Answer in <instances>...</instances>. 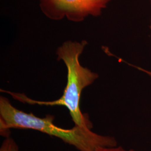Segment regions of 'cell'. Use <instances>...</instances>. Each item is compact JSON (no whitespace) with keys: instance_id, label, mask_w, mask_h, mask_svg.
<instances>
[{"instance_id":"52a82bcc","label":"cell","mask_w":151,"mask_h":151,"mask_svg":"<svg viewBox=\"0 0 151 151\" xmlns=\"http://www.w3.org/2000/svg\"><path fill=\"white\" fill-rule=\"evenodd\" d=\"M149 1V2H150V5H151V0H148Z\"/></svg>"},{"instance_id":"8992f818","label":"cell","mask_w":151,"mask_h":151,"mask_svg":"<svg viewBox=\"0 0 151 151\" xmlns=\"http://www.w3.org/2000/svg\"><path fill=\"white\" fill-rule=\"evenodd\" d=\"M132 66H133L134 67H135V68H137L138 70H140V71H142V72H144L145 73H146L147 74V75L149 77H150L151 78V70H146V69H145V68H142V67H138V66H135L134 65H132Z\"/></svg>"},{"instance_id":"6da1fadb","label":"cell","mask_w":151,"mask_h":151,"mask_svg":"<svg viewBox=\"0 0 151 151\" xmlns=\"http://www.w3.org/2000/svg\"><path fill=\"white\" fill-rule=\"evenodd\" d=\"M54 116L47 115L39 118L14 107L6 97H0V133L7 137L11 129L38 130L55 137L75 147L79 151H95L103 147L117 146L113 137L100 135L91 129L75 125L71 129H63L53 123Z\"/></svg>"},{"instance_id":"277c9868","label":"cell","mask_w":151,"mask_h":151,"mask_svg":"<svg viewBox=\"0 0 151 151\" xmlns=\"http://www.w3.org/2000/svg\"><path fill=\"white\" fill-rule=\"evenodd\" d=\"M0 151H19V148L15 141L9 136L6 137L3 141Z\"/></svg>"},{"instance_id":"ba28073f","label":"cell","mask_w":151,"mask_h":151,"mask_svg":"<svg viewBox=\"0 0 151 151\" xmlns=\"http://www.w3.org/2000/svg\"><path fill=\"white\" fill-rule=\"evenodd\" d=\"M150 29L151 30V24H150Z\"/></svg>"},{"instance_id":"3957f363","label":"cell","mask_w":151,"mask_h":151,"mask_svg":"<svg viewBox=\"0 0 151 151\" xmlns=\"http://www.w3.org/2000/svg\"><path fill=\"white\" fill-rule=\"evenodd\" d=\"M111 0H40L44 14L53 20L67 18L78 22L88 16H100Z\"/></svg>"},{"instance_id":"5b68a950","label":"cell","mask_w":151,"mask_h":151,"mask_svg":"<svg viewBox=\"0 0 151 151\" xmlns=\"http://www.w3.org/2000/svg\"><path fill=\"white\" fill-rule=\"evenodd\" d=\"M95 151H128L125 150L122 147L117 146L113 147H103L97 148Z\"/></svg>"},{"instance_id":"7a4b0ae2","label":"cell","mask_w":151,"mask_h":151,"mask_svg":"<svg viewBox=\"0 0 151 151\" xmlns=\"http://www.w3.org/2000/svg\"><path fill=\"white\" fill-rule=\"evenodd\" d=\"M87 44L86 40L80 42L68 40L57 49L56 54L58 55V60H62L64 62L67 70V84L62 96L59 99L50 101H38L27 97L23 93L4 90L1 91L9 93L14 99L22 103L30 105L65 106L68 110L75 125L91 129V123L86 115L81 112L80 99L82 92L97 80L99 75L80 64V55Z\"/></svg>"}]
</instances>
